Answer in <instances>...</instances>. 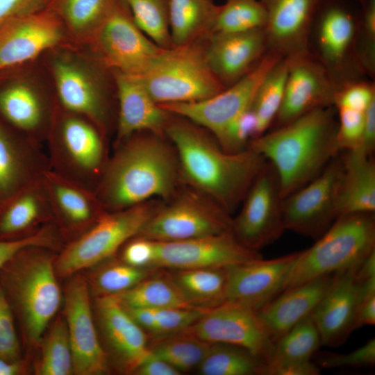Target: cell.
I'll return each instance as SVG.
<instances>
[{"mask_svg": "<svg viewBox=\"0 0 375 375\" xmlns=\"http://www.w3.org/2000/svg\"><path fill=\"white\" fill-rule=\"evenodd\" d=\"M164 134L175 149L183 183L206 194L231 215L267 162L249 147L235 153L226 151L210 131L172 113Z\"/></svg>", "mask_w": 375, "mask_h": 375, "instance_id": "1", "label": "cell"}, {"mask_svg": "<svg viewBox=\"0 0 375 375\" xmlns=\"http://www.w3.org/2000/svg\"><path fill=\"white\" fill-rule=\"evenodd\" d=\"M183 183L178 159L165 136L135 133L115 144L94 193L106 212L156 198L169 200Z\"/></svg>", "mask_w": 375, "mask_h": 375, "instance_id": "2", "label": "cell"}, {"mask_svg": "<svg viewBox=\"0 0 375 375\" xmlns=\"http://www.w3.org/2000/svg\"><path fill=\"white\" fill-rule=\"evenodd\" d=\"M334 106L310 111L252 139L248 147L276 170L283 199L316 178L340 152Z\"/></svg>", "mask_w": 375, "mask_h": 375, "instance_id": "3", "label": "cell"}, {"mask_svg": "<svg viewBox=\"0 0 375 375\" xmlns=\"http://www.w3.org/2000/svg\"><path fill=\"white\" fill-rule=\"evenodd\" d=\"M55 249L28 247L0 269V283L28 344L40 342L61 301Z\"/></svg>", "mask_w": 375, "mask_h": 375, "instance_id": "4", "label": "cell"}, {"mask_svg": "<svg viewBox=\"0 0 375 375\" xmlns=\"http://www.w3.org/2000/svg\"><path fill=\"white\" fill-rule=\"evenodd\" d=\"M316 240L301 251L286 289L360 265L375 251L374 213L338 216Z\"/></svg>", "mask_w": 375, "mask_h": 375, "instance_id": "5", "label": "cell"}, {"mask_svg": "<svg viewBox=\"0 0 375 375\" xmlns=\"http://www.w3.org/2000/svg\"><path fill=\"white\" fill-rule=\"evenodd\" d=\"M357 0H322L310 28L308 51L322 65L338 90L368 78L358 62Z\"/></svg>", "mask_w": 375, "mask_h": 375, "instance_id": "6", "label": "cell"}, {"mask_svg": "<svg viewBox=\"0 0 375 375\" xmlns=\"http://www.w3.org/2000/svg\"><path fill=\"white\" fill-rule=\"evenodd\" d=\"M105 140L92 122L62 108L47 138L51 169L94 192L109 157Z\"/></svg>", "mask_w": 375, "mask_h": 375, "instance_id": "7", "label": "cell"}, {"mask_svg": "<svg viewBox=\"0 0 375 375\" xmlns=\"http://www.w3.org/2000/svg\"><path fill=\"white\" fill-rule=\"evenodd\" d=\"M137 77L158 104L201 101L226 88L210 69L201 42L162 49Z\"/></svg>", "mask_w": 375, "mask_h": 375, "instance_id": "8", "label": "cell"}, {"mask_svg": "<svg viewBox=\"0 0 375 375\" xmlns=\"http://www.w3.org/2000/svg\"><path fill=\"white\" fill-rule=\"evenodd\" d=\"M160 206L150 200L106 212L88 230L62 247L54 261L57 276L70 277L112 258L128 240L138 235Z\"/></svg>", "mask_w": 375, "mask_h": 375, "instance_id": "9", "label": "cell"}, {"mask_svg": "<svg viewBox=\"0 0 375 375\" xmlns=\"http://www.w3.org/2000/svg\"><path fill=\"white\" fill-rule=\"evenodd\" d=\"M161 205L138 233L157 242L189 240L231 231V215L210 197L186 185Z\"/></svg>", "mask_w": 375, "mask_h": 375, "instance_id": "10", "label": "cell"}, {"mask_svg": "<svg viewBox=\"0 0 375 375\" xmlns=\"http://www.w3.org/2000/svg\"><path fill=\"white\" fill-rule=\"evenodd\" d=\"M282 201L278 175L267 161L233 218L231 231L236 239L256 251L277 240L285 231Z\"/></svg>", "mask_w": 375, "mask_h": 375, "instance_id": "11", "label": "cell"}, {"mask_svg": "<svg viewBox=\"0 0 375 375\" xmlns=\"http://www.w3.org/2000/svg\"><path fill=\"white\" fill-rule=\"evenodd\" d=\"M282 57L267 51L259 63L239 81L217 94L197 101L158 104L173 115L203 127L217 138L252 104L269 69Z\"/></svg>", "mask_w": 375, "mask_h": 375, "instance_id": "12", "label": "cell"}, {"mask_svg": "<svg viewBox=\"0 0 375 375\" xmlns=\"http://www.w3.org/2000/svg\"><path fill=\"white\" fill-rule=\"evenodd\" d=\"M337 156L311 181L283 199L285 230L317 240L338 217L336 200L342 172Z\"/></svg>", "mask_w": 375, "mask_h": 375, "instance_id": "13", "label": "cell"}, {"mask_svg": "<svg viewBox=\"0 0 375 375\" xmlns=\"http://www.w3.org/2000/svg\"><path fill=\"white\" fill-rule=\"evenodd\" d=\"M94 35L103 64L128 75H141L162 49L138 27L122 0L117 1Z\"/></svg>", "mask_w": 375, "mask_h": 375, "instance_id": "14", "label": "cell"}, {"mask_svg": "<svg viewBox=\"0 0 375 375\" xmlns=\"http://www.w3.org/2000/svg\"><path fill=\"white\" fill-rule=\"evenodd\" d=\"M155 242L151 269L223 267L262 258L241 244L232 231L185 240Z\"/></svg>", "mask_w": 375, "mask_h": 375, "instance_id": "15", "label": "cell"}, {"mask_svg": "<svg viewBox=\"0 0 375 375\" xmlns=\"http://www.w3.org/2000/svg\"><path fill=\"white\" fill-rule=\"evenodd\" d=\"M65 290V315L72 352L73 372L100 375L110 371L108 353L99 340L93 321L86 278L74 274Z\"/></svg>", "mask_w": 375, "mask_h": 375, "instance_id": "16", "label": "cell"}, {"mask_svg": "<svg viewBox=\"0 0 375 375\" xmlns=\"http://www.w3.org/2000/svg\"><path fill=\"white\" fill-rule=\"evenodd\" d=\"M184 331L208 343H224L243 347L265 360L274 342L255 310L226 301L205 312Z\"/></svg>", "mask_w": 375, "mask_h": 375, "instance_id": "17", "label": "cell"}, {"mask_svg": "<svg viewBox=\"0 0 375 375\" xmlns=\"http://www.w3.org/2000/svg\"><path fill=\"white\" fill-rule=\"evenodd\" d=\"M287 60L284 95L274 128L313 110L334 106L338 91L324 67L309 51Z\"/></svg>", "mask_w": 375, "mask_h": 375, "instance_id": "18", "label": "cell"}, {"mask_svg": "<svg viewBox=\"0 0 375 375\" xmlns=\"http://www.w3.org/2000/svg\"><path fill=\"white\" fill-rule=\"evenodd\" d=\"M300 254L297 251L270 260L261 258L230 267L226 301L257 312L286 289Z\"/></svg>", "mask_w": 375, "mask_h": 375, "instance_id": "19", "label": "cell"}, {"mask_svg": "<svg viewBox=\"0 0 375 375\" xmlns=\"http://www.w3.org/2000/svg\"><path fill=\"white\" fill-rule=\"evenodd\" d=\"M62 21L47 8L15 16L0 24V71L30 60L57 44Z\"/></svg>", "mask_w": 375, "mask_h": 375, "instance_id": "20", "label": "cell"}, {"mask_svg": "<svg viewBox=\"0 0 375 375\" xmlns=\"http://www.w3.org/2000/svg\"><path fill=\"white\" fill-rule=\"evenodd\" d=\"M41 181L54 224L61 238H69L68 242L85 233L106 212L94 192L51 169L44 173Z\"/></svg>", "mask_w": 375, "mask_h": 375, "instance_id": "21", "label": "cell"}, {"mask_svg": "<svg viewBox=\"0 0 375 375\" xmlns=\"http://www.w3.org/2000/svg\"><path fill=\"white\" fill-rule=\"evenodd\" d=\"M201 42L210 69L225 88L247 74L268 51L265 29L210 34Z\"/></svg>", "mask_w": 375, "mask_h": 375, "instance_id": "22", "label": "cell"}, {"mask_svg": "<svg viewBox=\"0 0 375 375\" xmlns=\"http://www.w3.org/2000/svg\"><path fill=\"white\" fill-rule=\"evenodd\" d=\"M267 12V49L282 58L308 51V38L322 0H260Z\"/></svg>", "mask_w": 375, "mask_h": 375, "instance_id": "23", "label": "cell"}, {"mask_svg": "<svg viewBox=\"0 0 375 375\" xmlns=\"http://www.w3.org/2000/svg\"><path fill=\"white\" fill-rule=\"evenodd\" d=\"M53 75L61 107L86 117L106 137L110 109L99 81L80 65L65 59L54 62Z\"/></svg>", "mask_w": 375, "mask_h": 375, "instance_id": "24", "label": "cell"}, {"mask_svg": "<svg viewBox=\"0 0 375 375\" xmlns=\"http://www.w3.org/2000/svg\"><path fill=\"white\" fill-rule=\"evenodd\" d=\"M98 319L119 367L131 374L149 356V337L115 295L97 296Z\"/></svg>", "mask_w": 375, "mask_h": 375, "instance_id": "25", "label": "cell"}, {"mask_svg": "<svg viewBox=\"0 0 375 375\" xmlns=\"http://www.w3.org/2000/svg\"><path fill=\"white\" fill-rule=\"evenodd\" d=\"M359 265L335 273L331 286L310 315L319 331L322 345L338 347L355 331V274Z\"/></svg>", "mask_w": 375, "mask_h": 375, "instance_id": "26", "label": "cell"}, {"mask_svg": "<svg viewBox=\"0 0 375 375\" xmlns=\"http://www.w3.org/2000/svg\"><path fill=\"white\" fill-rule=\"evenodd\" d=\"M334 278L335 273L326 274L285 289L257 311L262 326L274 343L311 315Z\"/></svg>", "mask_w": 375, "mask_h": 375, "instance_id": "27", "label": "cell"}, {"mask_svg": "<svg viewBox=\"0 0 375 375\" xmlns=\"http://www.w3.org/2000/svg\"><path fill=\"white\" fill-rule=\"evenodd\" d=\"M113 74L118 101L115 144L137 132L165 135L170 113L153 99L138 77L118 72Z\"/></svg>", "mask_w": 375, "mask_h": 375, "instance_id": "28", "label": "cell"}, {"mask_svg": "<svg viewBox=\"0 0 375 375\" xmlns=\"http://www.w3.org/2000/svg\"><path fill=\"white\" fill-rule=\"evenodd\" d=\"M51 169L41 145L16 138L0 122V204Z\"/></svg>", "mask_w": 375, "mask_h": 375, "instance_id": "29", "label": "cell"}, {"mask_svg": "<svg viewBox=\"0 0 375 375\" xmlns=\"http://www.w3.org/2000/svg\"><path fill=\"white\" fill-rule=\"evenodd\" d=\"M41 179L0 204V240L24 238L54 223Z\"/></svg>", "mask_w": 375, "mask_h": 375, "instance_id": "30", "label": "cell"}, {"mask_svg": "<svg viewBox=\"0 0 375 375\" xmlns=\"http://www.w3.org/2000/svg\"><path fill=\"white\" fill-rule=\"evenodd\" d=\"M339 181L336 208L338 217L374 213L375 162L359 151H346Z\"/></svg>", "mask_w": 375, "mask_h": 375, "instance_id": "31", "label": "cell"}, {"mask_svg": "<svg viewBox=\"0 0 375 375\" xmlns=\"http://www.w3.org/2000/svg\"><path fill=\"white\" fill-rule=\"evenodd\" d=\"M229 267L165 269L191 307L208 310L226 301Z\"/></svg>", "mask_w": 375, "mask_h": 375, "instance_id": "32", "label": "cell"}, {"mask_svg": "<svg viewBox=\"0 0 375 375\" xmlns=\"http://www.w3.org/2000/svg\"><path fill=\"white\" fill-rule=\"evenodd\" d=\"M0 112L15 128L40 145L47 139L42 131L45 107L38 94L24 83H14L0 91Z\"/></svg>", "mask_w": 375, "mask_h": 375, "instance_id": "33", "label": "cell"}, {"mask_svg": "<svg viewBox=\"0 0 375 375\" xmlns=\"http://www.w3.org/2000/svg\"><path fill=\"white\" fill-rule=\"evenodd\" d=\"M219 6L212 0H169L172 47L201 42L212 32Z\"/></svg>", "mask_w": 375, "mask_h": 375, "instance_id": "34", "label": "cell"}, {"mask_svg": "<svg viewBox=\"0 0 375 375\" xmlns=\"http://www.w3.org/2000/svg\"><path fill=\"white\" fill-rule=\"evenodd\" d=\"M114 295L125 308H194L187 303L165 269H156L130 289Z\"/></svg>", "mask_w": 375, "mask_h": 375, "instance_id": "35", "label": "cell"}, {"mask_svg": "<svg viewBox=\"0 0 375 375\" xmlns=\"http://www.w3.org/2000/svg\"><path fill=\"white\" fill-rule=\"evenodd\" d=\"M265 360L233 344L211 343L197 367L202 375H263Z\"/></svg>", "mask_w": 375, "mask_h": 375, "instance_id": "36", "label": "cell"}, {"mask_svg": "<svg viewBox=\"0 0 375 375\" xmlns=\"http://www.w3.org/2000/svg\"><path fill=\"white\" fill-rule=\"evenodd\" d=\"M210 344L185 331L149 338L151 353L168 362L181 372L197 368Z\"/></svg>", "mask_w": 375, "mask_h": 375, "instance_id": "37", "label": "cell"}, {"mask_svg": "<svg viewBox=\"0 0 375 375\" xmlns=\"http://www.w3.org/2000/svg\"><path fill=\"white\" fill-rule=\"evenodd\" d=\"M321 345L319 331L309 315L274 342L265 365L310 361Z\"/></svg>", "mask_w": 375, "mask_h": 375, "instance_id": "38", "label": "cell"}, {"mask_svg": "<svg viewBox=\"0 0 375 375\" xmlns=\"http://www.w3.org/2000/svg\"><path fill=\"white\" fill-rule=\"evenodd\" d=\"M117 0H50L45 8L56 14L74 33L95 34Z\"/></svg>", "mask_w": 375, "mask_h": 375, "instance_id": "39", "label": "cell"}, {"mask_svg": "<svg viewBox=\"0 0 375 375\" xmlns=\"http://www.w3.org/2000/svg\"><path fill=\"white\" fill-rule=\"evenodd\" d=\"M288 73V61L281 58L267 72L256 91L251 109L257 121L258 136L272 126L283 101Z\"/></svg>", "mask_w": 375, "mask_h": 375, "instance_id": "40", "label": "cell"}, {"mask_svg": "<svg viewBox=\"0 0 375 375\" xmlns=\"http://www.w3.org/2000/svg\"><path fill=\"white\" fill-rule=\"evenodd\" d=\"M149 338L184 331L206 310L184 308H125Z\"/></svg>", "mask_w": 375, "mask_h": 375, "instance_id": "41", "label": "cell"}, {"mask_svg": "<svg viewBox=\"0 0 375 375\" xmlns=\"http://www.w3.org/2000/svg\"><path fill=\"white\" fill-rule=\"evenodd\" d=\"M266 24L267 12L260 0H226L219 6L210 34L265 29Z\"/></svg>", "mask_w": 375, "mask_h": 375, "instance_id": "42", "label": "cell"}, {"mask_svg": "<svg viewBox=\"0 0 375 375\" xmlns=\"http://www.w3.org/2000/svg\"><path fill=\"white\" fill-rule=\"evenodd\" d=\"M42 344L39 374L69 375L73 372L72 352L64 317L59 316L53 321Z\"/></svg>", "mask_w": 375, "mask_h": 375, "instance_id": "43", "label": "cell"}, {"mask_svg": "<svg viewBox=\"0 0 375 375\" xmlns=\"http://www.w3.org/2000/svg\"><path fill=\"white\" fill-rule=\"evenodd\" d=\"M128 6L138 27L162 49L172 47L169 0H122Z\"/></svg>", "mask_w": 375, "mask_h": 375, "instance_id": "44", "label": "cell"}, {"mask_svg": "<svg viewBox=\"0 0 375 375\" xmlns=\"http://www.w3.org/2000/svg\"><path fill=\"white\" fill-rule=\"evenodd\" d=\"M110 262H106L97 271L92 278V288L96 297L123 292L156 269L139 268L130 265L121 259L110 260Z\"/></svg>", "mask_w": 375, "mask_h": 375, "instance_id": "45", "label": "cell"}, {"mask_svg": "<svg viewBox=\"0 0 375 375\" xmlns=\"http://www.w3.org/2000/svg\"><path fill=\"white\" fill-rule=\"evenodd\" d=\"M359 23L356 51L358 62L365 76L374 81L375 76V0H357Z\"/></svg>", "mask_w": 375, "mask_h": 375, "instance_id": "46", "label": "cell"}, {"mask_svg": "<svg viewBox=\"0 0 375 375\" xmlns=\"http://www.w3.org/2000/svg\"><path fill=\"white\" fill-rule=\"evenodd\" d=\"M315 355V363L319 368L371 367L375 364V339L371 338L362 346L349 353L324 351Z\"/></svg>", "mask_w": 375, "mask_h": 375, "instance_id": "47", "label": "cell"}, {"mask_svg": "<svg viewBox=\"0 0 375 375\" xmlns=\"http://www.w3.org/2000/svg\"><path fill=\"white\" fill-rule=\"evenodd\" d=\"M62 238L55 224L15 240H0V269L17 253L28 247H44L55 250L62 247Z\"/></svg>", "mask_w": 375, "mask_h": 375, "instance_id": "48", "label": "cell"}, {"mask_svg": "<svg viewBox=\"0 0 375 375\" xmlns=\"http://www.w3.org/2000/svg\"><path fill=\"white\" fill-rule=\"evenodd\" d=\"M338 118L337 144L340 151L357 149L361 142L365 112L349 108H335Z\"/></svg>", "mask_w": 375, "mask_h": 375, "instance_id": "49", "label": "cell"}, {"mask_svg": "<svg viewBox=\"0 0 375 375\" xmlns=\"http://www.w3.org/2000/svg\"><path fill=\"white\" fill-rule=\"evenodd\" d=\"M0 358L12 360L22 358L21 347L15 319L1 283Z\"/></svg>", "mask_w": 375, "mask_h": 375, "instance_id": "50", "label": "cell"}, {"mask_svg": "<svg viewBox=\"0 0 375 375\" xmlns=\"http://www.w3.org/2000/svg\"><path fill=\"white\" fill-rule=\"evenodd\" d=\"M374 101V81L365 78L339 89L335 94L334 107L365 112Z\"/></svg>", "mask_w": 375, "mask_h": 375, "instance_id": "51", "label": "cell"}, {"mask_svg": "<svg viewBox=\"0 0 375 375\" xmlns=\"http://www.w3.org/2000/svg\"><path fill=\"white\" fill-rule=\"evenodd\" d=\"M356 276V274H355ZM357 302L355 313V330L375 324V276L357 277Z\"/></svg>", "mask_w": 375, "mask_h": 375, "instance_id": "52", "label": "cell"}, {"mask_svg": "<svg viewBox=\"0 0 375 375\" xmlns=\"http://www.w3.org/2000/svg\"><path fill=\"white\" fill-rule=\"evenodd\" d=\"M121 249L120 259L124 262L139 268L151 269L156 252L153 240L135 236Z\"/></svg>", "mask_w": 375, "mask_h": 375, "instance_id": "53", "label": "cell"}, {"mask_svg": "<svg viewBox=\"0 0 375 375\" xmlns=\"http://www.w3.org/2000/svg\"><path fill=\"white\" fill-rule=\"evenodd\" d=\"M50 0H0V24L8 19L44 8Z\"/></svg>", "mask_w": 375, "mask_h": 375, "instance_id": "54", "label": "cell"}, {"mask_svg": "<svg viewBox=\"0 0 375 375\" xmlns=\"http://www.w3.org/2000/svg\"><path fill=\"white\" fill-rule=\"evenodd\" d=\"M320 368L311 360L265 366L263 375H318Z\"/></svg>", "mask_w": 375, "mask_h": 375, "instance_id": "55", "label": "cell"}, {"mask_svg": "<svg viewBox=\"0 0 375 375\" xmlns=\"http://www.w3.org/2000/svg\"><path fill=\"white\" fill-rule=\"evenodd\" d=\"M375 149V101L365 111V127L359 147L354 149L372 156ZM353 151V150H352Z\"/></svg>", "mask_w": 375, "mask_h": 375, "instance_id": "56", "label": "cell"}, {"mask_svg": "<svg viewBox=\"0 0 375 375\" xmlns=\"http://www.w3.org/2000/svg\"><path fill=\"white\" fill-rule=\"evenodd\" d=\"M137 375H179L181 372L151 353L133 372Z\"/></svg>", "mask_w": 375, "mask_h": 375, "instance_id": "57", "label": "cell"}, {"mask_svg": "<svg viewBox=\"0 0 375 375\" xmlns=\"http://www.w3.org/2000/svg\"><path fill=\"white\" fill-rule=\"evenodd\" d=\"M27 365L22 358L8 360L0 358V375H20L25 374Z\"/></svg>", "mask_w": 375, "mask_h": 375, "instance_id": "58", "label": "cell"}]
</instances>
